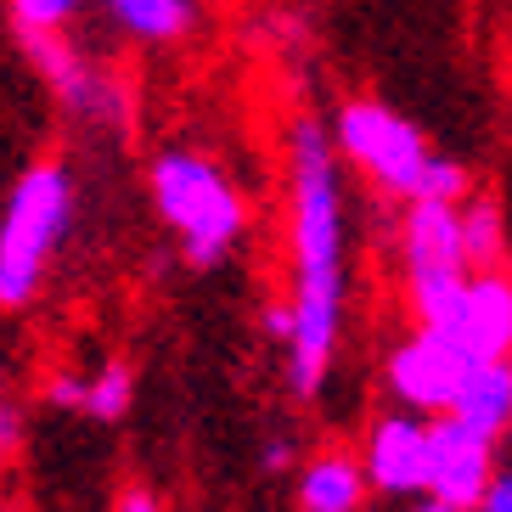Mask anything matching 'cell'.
Returning <instances> with one entry per match:
<instances>
[{"mask_svg":"<svg viewBox=\"0 0 512 512\" xmlns=\"http://www.w3.org/2000/svg\"><path fill=\"white\" fill-rule=\"evenodd\" d=\"M282 169L287 310H293V344L282 349V372L293 400H316L332 377L349 316V203L332 124L316 113H293L282 130Z\"/></svg>","mask_w":512,"mask_h":512,"instance_id":"obj_1","label":"cell"},{"mask_svg":"<svg viewBox=\"0 0 512 512\" xmlns=\"http://www.w3.org/2000/svg\"><path fill=\"white\" fill-rule=\"evenodd\" d=\"M332 141H338V158H344L366 186H377L394 203H467L473 197V175L467 164L445 158V152L428 147L422 124H411L400 107L377 102V96H349V102L332 107Z\"/></svg>","mask_w":512,"mask_h":512,"instance_id":"obj_2","label":"cell"},{"mask_svg":"<svg viewBox=\"0 0 512 512\" xmlns=\"http://www.w3.org/2000/svg\"><path fill=\"white\" fill-rule=\"evenodd\" d=\"M147 197L164 231L181 242V259L192 271H220L248 237V197L226 175L220 158L197 147H164L147 164Z\"/></svg>","mask_w":512,"mask_h":512,"instance_id":"obj_3","label":"cell"},{"mask_svg":"<svg viewBox=\"0 0 512 512\" xmlns=\"http://www.w3.org/2000/svg\"><path fill=\"white\" fill-rule=\"evenodd\" d=\"M79 214V181L62 158H34L0 203V310H29Z\"/></svg>","mask_w":512,"mask_h":512,"instance_id":"obj_4","label":"cell"},{"mask_svg":"<svg viewBox=\"0 0 512 512\" xmlns=\"http://www.w3.org/2000/svg\"><path fill=\"white\" fill-rule=\"evenodd\" d=\"M394 265H400V304H406L411 327H439L473 276L462 242V203H434V197L400 203Z\"/></svg>","mask_w":512,"mask_h":512,"instance_id":"obj_5","label":"cell"},{"mask_svg":"<svg viewBox=\"0 0 512 512\" xmlns=\"http://www.w3.org/2000/svg\"><path fill=\"white\" fill-rule=\"evenodd\" d=\"M23 57L40 74L51 96L62 102V113H74L79 124H124L130 119V102H124V85L107 74L91 51H79L68 34H29L23 40Z\"/></svg>","mask_w":512,"mask_h":512,"instance_id":"obj_6","label":"cell"},{"mask_svg":"<svg viewBox=\"0 0 512 512\" xmlns=\"http://www.w3.org/2000/svg\"><path fill=\"white\" fill-rule=\"evenodd\" d=\"M462 372H467V355L434 327H411L383 355V389H389V400L417 411V417H445L456 389H462Z\"/></svg>","mask_w":512,"mask_h":512,"instance_id":"obj_7","label":"cell"},{"mask_svg":"<svg viewBox=\"0 0 512 512\" xmlns=\"http://www.w3.org/2000/svg\"><path fill=\"white\" fill-rule=\"evenodd\" d=\"M428 422L406 406H389L366 422L361 434V462L377 496L389 501H422L428 496Z\"/></svg>","mask_w":512,"mask_h":512,"instance_id":"obj_8","label":"cell"},{"mask_svg":"<svg viewBox=\"0 0 512 512\" xmlns=\"http://www.w3.org/2000/svg\"><path fill=\"white\" fill-rule=\"evenodd\" d=\"M496 445L479 439L473 428H462L456 417L428 422V496L422 501H445V507L479 512L484 490L496 479Z\"/></svg>","mask_w":512,"mask_h":512,"instance_id":"obj_9","label":"cell"},{"mask_svg":"<svg viewBox=\"0 0 512 512\" xmlns=\"http://www.w3.org/2000/svg\"><path fill=\"white\" fill-rule=\"evenodd\" d=\"M434 332H445L467 361H512V276L473 271L456 310Z\"/></svg>","mask_w":512,"mask_h":512,"instance_id":"obj_10","label":"cell"},{"mask_svg":"<svg viewBox=\"0 0 512 512\" xmlns=\"http://www.w3.org/2000/svg\"><path fill=\"white\" fill-rule=\"evenodd\" d=\"M372 479H366L361 451L349 445H321L293 467V507L299 512H366Z\"/></svg>","mask_w":512,"mask_h":512,"instance_id":"obj_11","label":"cell"},{"mask_svg":"<svg viewBox=\"0 0 512 512\" xmlns=\"http://www.w3.org/2000/svg\"><path fill=\"white\" fill-rule=\"evenodd\" d=\"M462 428H473L479 439H507L512 434V361H467L462 389H456L451 411Z\"/></svg>","mask_w":512,"mask_h":512,"instance_id":"obj_12","label":"cell"},{"mask_svg":"<svg viewBox=\"0 0 512 512\" xmlns=\"http://www.w3.org/2000/svg\"><path fill=\"white\" fill-rule=\"evenodd\" d=\"M102 12L130 46H147V51L181 46L197 29V0H102Z\"/></svg>","mask_w":512,"mask_h":512,"instance_id":"obj_13","label":"cell"},{"mask_svg":"<svg viewBox=\"0 0 512 512\" xmlns=\"http://www.w3.org/2000/svg\"><path fill=\"white\" fill-rule=\"evenodd\" d=\"M462 242H467L473 271H501V259H507V214H501L496 197L473 192L462 203Z\"/></svg>","mask_w":512,"mask_h":512,"instance_id":"obj_14","label":"cell"},{"mask_svg":"<svg viewBox=\"0 0 512 512\" xmlns=\"http://www.w3.org/2000/svg\"><path fill=\"white\" fill-rule=\"evenodd\" d=\"M136 406V366L130 361H102L91 372V389H85V411L79 417L91 422H124Z\"/></svg>","mask_w":512,"mask_h":512,"instance_id":"obj_15","label":"cell"},{"mask_svg":"<svg viewBox=\"0 0 512 512\" xmlns=\"http://www.w3.org/2000/svg\"><path fill=\"white\" fill-rule=\"evenodd\" d=\"M85 12V0H6V17H12L17 40L29 34H68Z\"/></svg>","mask_w":512,"mask_h":512,"instance_id":"obj_16","label":"cell"},{"mask_svg":"<svg viewBox=\"0 0 512 512\" xmlns=\"http://www.w3.org/2000/svg\"><path fill=\"white\" fill-rule=\"evenodd\" d=\"M85 389H91V372H51L40 383V400L62 411H85Z\"/></svg>","mask_w":512,"mask_h":512,"instance_id":"obj_17","label":"cell"},{"mask_svg":"<svg viewBox=\"0 0 512 512\" xmlns=\"http://www.w3.org/2000/svg\"><path fill=\"white\" fill-rule=\"evenodd\" d=\"M259 332H265L276 349L293 344V310H287V299H271L265 310H259Z\"/></svg>","mask_w":512,"mask_h":512,"instance_id":"obj_18","label":"cell"},{"mask_svg":"<svg viewBox=\"0 0 512 512\" xmlns=\"http://www.w3.org/2000/svg\"><path fill=\"white\" fill-rule=\"evenodd\" d=\"M17 445H23V406L0 400V456H12Z\"/></svg>","mask_w":512,"mask_h":512,"instance_id":"obj_19","label":"cell"},{"mask_svg":"<svg viewBox=\"0 0 512 512\" xmlns=\"http://www.w3.org/2000/svg\"><path fill=\"white\" fill-rule=\"evenodd\" d=\"M113 512H164V496H158V490H147V484H130V490H119Z\"/></svg>","mask_w":512,"mask_h":512,"instance_id":"obj_20","label":"cell"},{"mask_svg":"<svg viewBox=\"0 0 512 512\" xmlns=\"http://www.w3.org/2000/svg\"><path fill=\"white\" fill-rule=\"evenodd\" d=\"M293 462H299V456H293V439H265V445H259V467H265V473H287Z\"/></svg>","mask_w":512,"mask_h":512,"instance_id":"obj_21","label":"cell"},{"mask_svg":"<svg viewBox=\"0 0 512 512\" xmlns=\"http://www.w3.org/2000/svg\"><path fill=\"white\" fill-rule=\"evenodd\" d=\"M479 512H512V467H501L496 479H490V490H484Z\"/></svg>","mask_w":512,"mask_h":512,"instance_id":"obj_22","label":"cell"},{"mask_svg":"<svg viewBox=\"0 0 512 512\" xmlns=\"http://www.w3.org/2000/svg\"><path fill=\"white\" fill-rule=\"evenodd\" d=\"M411 512H462V507H445V501H417Z\"/></svg>","mask_w":512,"mask_h":512,"instance_id":"obj_23","label":"cell"},{"mask_svg":"<svg viewBox=\"0 0 512 512\" xmlns=\"http://www.w3.org/2000/svg\"><path fill=\"white\" fill-rule=\"evenodd\" d=\"M0 400H6V372H0Z\"/></svg>","mask_w":512,"mask_h":512,"instance_id":"obj_24","label":"cell"}]
</instances>
